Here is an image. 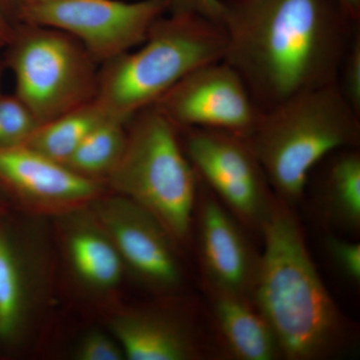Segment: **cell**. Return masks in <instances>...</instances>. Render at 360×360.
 Segmentation results:
<instances>
[{
	"label": "cell",
	"instance_id": "cell-26",
	"mask_svg": "<svg viewBox=\"0 0 360 360\" xmlns=\"http://www.w3.org/2000/svg\"><path fill=\"white\" fill-rule=\"evenodd\" d=\"M14 27L11 21L0 13V49H4L9 44L14 32Z\"/></svg>",
	"mask_w": 360,
	"mask_h": 360
},
{
	"label": "cell",
	"instance_id": "cell-6",
	"mask_svg": "<svg viewBox=\"0 0 360 360\" xmlns=\"http://www.w3.org/2000/svg\"><path fill=\"white\" fill-rule=\"evenodd\" d=\"M15 96L39 124L94 101L96 61L68 33L47 26L15 25L7 44Z\"/></svg>",
	"mask_w": 360,
	"mask_h": 360
},
{
	"label": "cell",
	"instance_id": "cell-24",
	"mask_svg": "<svg viewBox=\"0 0 360 360\" xmlns=\"http://www.w3.org/2000/svg\"><path fill=\"white\" fill-rule=\"evenodd\" d=\"M224 0H167V9L172 14H193L220 25L224 20Z\"/></svg>",
	"mask_w": 360,
	"mask_h": 360
},
{
	"label": "cell",
	"instance_id": "cell-29",
	"mask_svg": "<svg viewBox=\"0 0 360 360\" xmlns=\"http://www.w3.org/2000/svg\"><path fill=\"white\" fill-rule=\"evenodd\" d=\"M21 4H22V7L25 6H28V4H34V2L40 1V0H20ZM22 11V9H21Z\"/></svg>",
	"mask_w": 360,
	"mask_h": 360
},
{
	"label": "cell",
	"instance_id": "cell-21",
	"mask_svg": "<svg viewBox=\"0 0 360 360\" xmlns=\"http://www.w3.org/2000/svg\"><path fill=\"white\" fill-rule=\"evenodd\" d=\"M360 26V25H359ZM354 30L341 63L336 84L347 103L360 115V27Z\"/></svg>",
	"mask_w": 360,
	"mask_h": 360
},
{
	"label": "cell",
	"instance_id": "cell-4",
	"mask_svg": "<svg viewBox=\"0 0 360 360\" xmlns=\"http://www.w3.org/2000/svg\"><path fill=\"white\" fill-rule=\"evenodd\" d=\"M139 45L104 63L98 72L94 101L110 117L125 122L158 103L193 70L222 60L226 37L214 21L172 13L158 18Z\"/></svg>",
	"mask_w": 360,
	"mask_h": 360
},
{
	"label": "cell",
	"instance_id": "cell-13",
	"mask_svg": "<svg viewBox=\"0 0 360 360\" xmlns=\"http://www.w3.org/2000/svg\"><path fill=\"white\" fill-rule=\"evenodd\" d=\"M112 335L130 360H189L200 355L193 333L165 314L131 311L116 315Z\"/></svg>",
	"mask_w": 360,
	"mask_h": 360
},
{
	"label": "cell",
	"instance_id": "cell-23",
	"mask_svg": "<svg viewBox=\"0 0 360 360\" xmlns=\"http://www.w3.org/2000/svg\"><path fill=\"white\" fill-rule=\"evenodd\" d=\"M75 356L80 360H122L125 359L122 348L115 336L101 331L85 335L77 347Z\"/></svg>",
	"mask_w": 360,
	"mask_h": 360
},
{
	"label": "cell",
	"instance_id": "cell-3",
	"mask_svg": "<svg viewBox=\"0 0 360 360\" xmlns=\"http://www.w3.org/2000/svg\"><path fill=\"white\" fill-rule=\"evenodd\" d=\"M246 139L274 193L292 206L324 158L340 149L359 148L360 115L335 82L262 111Z\"/></svg>",
	"mask_w": 360,
	"mask_h": 360
},
{
	"label": "cell",
	"instance_id": "cell-18",
	"mask_svg": "<svg viewBox=\"0 0 360 360\" xmlns=\"http://www.w3.org/2000/svg\"><path fill=\"white\" fill-rule=\"evenodd\" d=\"M110 117L96 101L39 125L25 146L65 163L99 123Z\"/></svg>",
	"mask_w": 360,
	"mask_h": 360
},
{
	"label": "cell",
	"instance_id": "cell-16",
	"mask_svg": "<svg viewBox=\"0 0 360 360\" xmlns=\"http://www.w3.org/2000/svg\"><path fill=\"white\" fill-rule=\"evenodd\" d=\"M343 148L329 155L322 176V194L328 217L343 229L360 226V153Z\"/></svg>",
	"mask_w": 360,
	"mask_h": 360
},
{
	"label": "cell",
	"instance_id": "cell-1",
	"mask_svg": "<svg viewBox=\"0 0 360 360\" xmlns=\"http://www.w3.org/2000/svg\"><path fill=\"white\" fill-rule=\"evenodd\" d=\"M224 1V60L260 110L336 82L359 26L338 0Z\"/></svg>",
	"mask_w": 360,
	"mask_h": 360
},
{
	"label": "cell",
	"instance_id": "cell-14",
	"mask_svg": "<svg viewBox=\"0 0 360 360\" xmlns=\"http://www.w3.org/2000/svg\"><path fill=\"white\" fill-rule=\"evenodd\" d=\"M213 321L226 349L240 360L281 356L274 331L252 300L205 283Z\"/></svg>",
	"mask_w": 360,
	"mask_h": 360
},
{
	"label": "cell",
	"instance_id": "cell-5",
	"mask_svg": "<svg viewBox=\"0 0 360 360\" xmlns=\"http://www.w3.org/2000/svg\"><path fill=\"white\" fill-rule=\"evenodd\" d=\"M106 181L160 220L176 240L191 231L200 179L179 127L156 105L132 116L122 160Z\"/></svg>",
	"mask_w": 360,
	"mask_h": 360
},
{
	"label": "cell",
	"instance_id": "cell-7",
	"mask_svg": "<svg viewBox=\"0 0 360 360\" xmlns=\"http://www.w3.org/2000/svg\"><path fill=\"white\" fill-rule=\"evenodd\" d=\"M167 11V0H40L20 20L68 33L92 58L106 63L139 45Z\"/></svg>",
	"mask_w": 360,
	"mask_h": 360
},
{
	"label": "cell",
	"instance_id": "cell-28",
	"mask_svg": "<svg viewBox=\"0 0 360 360\" xmlns=\"http://www.w3.org/2000/svg\"><path fill=\"white\" fill-rule=\"evenodd\" d=\"M8 207V198L6 195L1 188H0V217L6 215Z\"/></svg>",
	"mask_w": 360,
	"mask_h": 360
},
{
	"label": "cell",
	"instance_id": "cell-25",
	"mask_svg": "<svg viewBox=\"0 0 360 360\" xmlns=\"http://www.w3.org/2000/svg\"><path fill=\"white\" fill-rule=\"evenodd\" d=\"M22 4L20 0H0V13L13 23L15 18L20 20Z\"/></svg>",
	"mask_w": 360,
	"mask_h": 360
},
{
	"label": "cell",
	"instance_id": "cell-10",
	"mask_svg": "<svg viewBox=\"0 0 360 360\" xmlns=\"http://www.w3.org/2000/svg\"><path fill=\"white\" fill-rule=\"evenodd\" d=\"M97 224L108 234L123 264L151 288L172 290L181 283V269L172 234L134 201L117 194L94 203Z\"/></svg>",
	"mask_w": 360,
	"mask_h": 360
},
{
	"label": "cell",
	"instance_id": "cell-9",
	"mask_svg": "<svg viewBox=\"0 0 360 360\" xmlns=\"http://www.w3.org/2000/svg\"><path fill=\"white\" fill-rule=\"evenodd\" d=\"M179 129L221 130L248 137L262 110L226 61L200 66L155 104Z\"/></svg>",
	"mask_w": 360,
	"mask_h": 360
},
{
	"label": "cell",
	"instance_id": "cell-22",
	"mask_svg": "<svg viewBox=\"0 0 360 360\" xmlns=\"http://www.w3.org/2000/svg\"><path fill=\"white\" fill-rule=\"evenodd\" d=\"M326 250L335 266L340 270L348 281L360 283V245L359 243H350L328 236L326 241Z\"/></svg>",
	"mask_w": 360,
	"mask_h": 360
},
{
	"label": "cell",
	"instance_id": "cell-8",
	"mask_svg": "<svg viewBox=\"0 0 360 360\" xmlns=\"http://www.w3.org/2000/svg\"><path fill=\"white\" fill-rule=\"evenodd\" d=\"M198 179L243 224L259 229L276 193L246 137L205 129H179Z\"/></svg>",
	"mask_w": 360,
	"mask_h": 360
},
{
	"label": "cell",
	"instance_id": "cell-12",
	"mask_svg": "<svg viewBox=\"0 0 360 360\" xmlns=\"http://www.w3.org/2000/svg\"><path fill=\"white\" fill-rule=\"evenodd\" d=\"M198 238L205 283L251 298L259 255L236 217L213 194L201 191Z\"/></svg>",
	"mask_w": 360,
	"mask_h": 360
},
{
	"label": "cell",
	"instance_id": "cell-2",
	"mask_svg": "<svg viewBox=\"0 0 360 360\" xmlns=\"http://www.w3.org/2000/svg\"><path fill=\"white\" fill-rule=\"evenodd\" d=\"M260 231L264 251L251 300L274 331L281 356H333L345 343L347 324L315 269L291 206L276 196Z\"/></svg>",
	"mask_w": 360,
	"mask_h": 360
},
{
	"label": "cell",
	"instance_id": "cell-19",
	"mask_svg": "<svg viewBox=\"0 0 360 360\" xmlns=\"http://www.w3.org/2000/svg\"><path fill=\"white\" fill-rule=\"evenodd\" d=\"M127 123L113 117L104 120L85 137L65 165L89 179H108L127 148Z\"/></svg>",
	"mask_w": 360,
	"mask_h": 360
},
{
	"label": "cell",
	"instance_id": "cell-27",
	"mask_svg": "<svg viewBox=\"0 0 360 360\" xmlns=\"http://www.w3.org/2000/svg\"><path fill=\"white\" fill-rule=\"evenodd\" d=\"M345 13L355 22H360V0H338Z\"/></svg>",
	"mask_w": 360,
	"mask_h": 360
},
{
	"label": "cell",
	"instance_id": "cell-30",
	"mask_svg": "<svg viewBox=\"0 0 360 360\" xmlns=\"http://www.w3.org/2000/svg\"><path fill=\"white\" fill-rule=\"evenodd\" d=\"M2 68H4V63H2V60L0 59V85H1Z\"/></svg>",
	"mask_w": 360,
	"mask_h": 360
},
{
	"label": "cell",
	"instance_id": "cell-17",
	"mask_svg": "<svg viewBox=\"0 0 360 360\" xmlns=\"http://www.w3.org/2000/svg\"><path fill=\"white\" fill-rule=\"evenodd\" d=\"M0 217V347L20 338L26 307L25 270L11 227Z\"/></svg>",
	"mask_w": 360,
	"mask_h": 360
},
{
	"label": "cell",
	"instance_id": "cell-11",
	"mask_svg": "<svg viewBox=\"0 0 360 360\" xmlns=\"http://www.w3.org/2000/svg\"><path fill=\"white\" fill-rule=\"evenodd\" d=\"M0 188L11 200L51 212L92 205L103 193L101 181L27 146L0 149Z\"/></svg>",
	"mask_w": 360,
	"mask_h": 360
},
{
	"label": "cell",
	"instance_id": "cell-20",
	"mask_svg": "<svg viewBox=\"0 0 360 360\" xmlns=\"http://www.w3.org/2000/svg\"><path fill=\"white\" fill-rule=\"evenodd\" d=\"M39 125L18 97L0 94V149L25 146Z\"/></svg>",
	"mask_w": 360,
	"mask_h": 360
},
{
	"label": "cell",
	"instance_id": "cell-15",
	"mask_svg": "<svg viewBox=\"0 0 360 360\" xmlns=\"http://www.w3.org/2000/svg\"><path fill=\"white\" fill-rule=\"evenodd\" d=\"M66 245L70 264L82 283L99 290H111L120 283L124 264L96 221L73 227Z\"/></svg>",
	"mask_w": 360,
	"mask_h": 360
}]
</instances>
